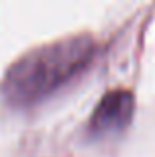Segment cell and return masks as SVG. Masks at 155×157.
Masks as SVG:
<instances>
[{
	"instance_id": "obj_2",
	"label": "cell",
	"mask_w": 155,
	"mask_h": 157,
	"mask_svg": "<svg viewBox=\"0 0 155 157\" xmlns=\"http://www.w3.org/2000/svg\"><path fill=\"white\" fill-rule=\"evenodd\" d=\"M133 115V94L127 90H112L97 104L89 119L93 135H112L125 129Z\"/></svg>"
},
{
	"instance_id": "obj_1",
	"label": "cell",
	"mask_w": 155,
	"mask_h": 157,
	"mask_svg": "<svg viewBox=\"0 0 155 157\" xmlns=\"http://www.w3.org/2000/svg\"><path fill=\"white\" fill-rule=\"evenodd\" d=\"M96 44L89 36H68L34 48L10 66L4 94L16 105H32L76 78L93 58Z\"/></svg>"
}]
</instances>
